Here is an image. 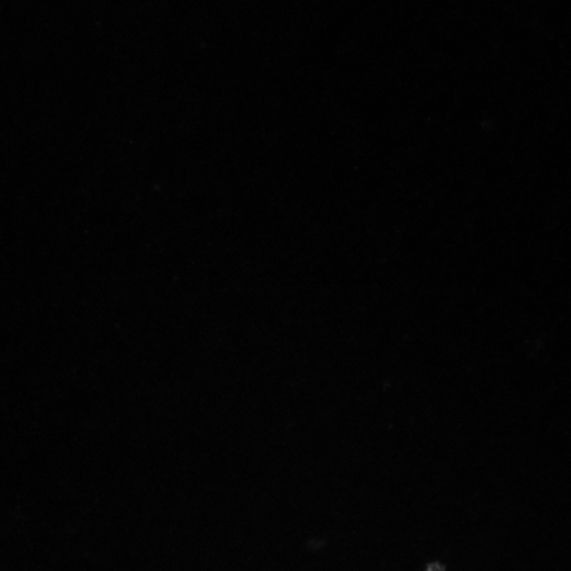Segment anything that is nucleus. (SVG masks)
Here are the masks:
<instances>
[{
    "instance_id": "1",
    "label": "nucleus",
    "mask_w": 571,
    "mask_h": 571,
    "mask_svg": "<svg viewBox=\"0 0 571 571\" xmlns=\"http://www.w3.org/2000/svg\"><path fill=\"white\" fill-rule=\"evenodd\" d=\"M426 571H445V569L442 564L436 562L429 564Z\"/></svg>"
}]
</instances>
